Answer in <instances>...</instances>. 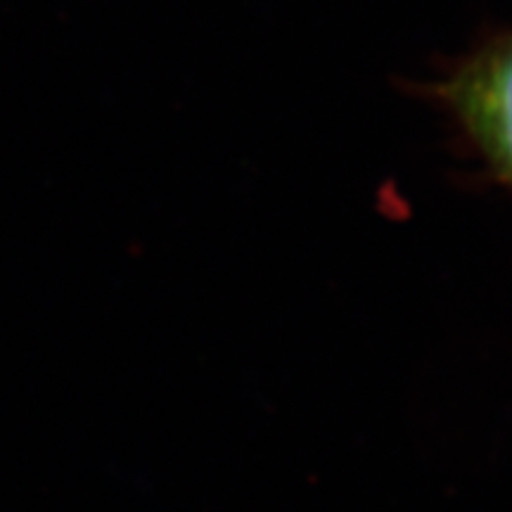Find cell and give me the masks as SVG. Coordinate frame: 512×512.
Instances as JSON below:
<instances>
[{
    "instance_id": "1",
    "label": "cell",
    "mask_w": 512,
    "mask_h": 512,
    "mask_svg": "<svg viewBox=\"0 0 512 512\" xmlns=\"http://www.w3.org/2000/svg\"><path fill=\"white\" fill-rule=\"evenodd\" d=\"M441 93L491 171L512 185V36L460 67Z\"/></svg>"
}]
</instances>
